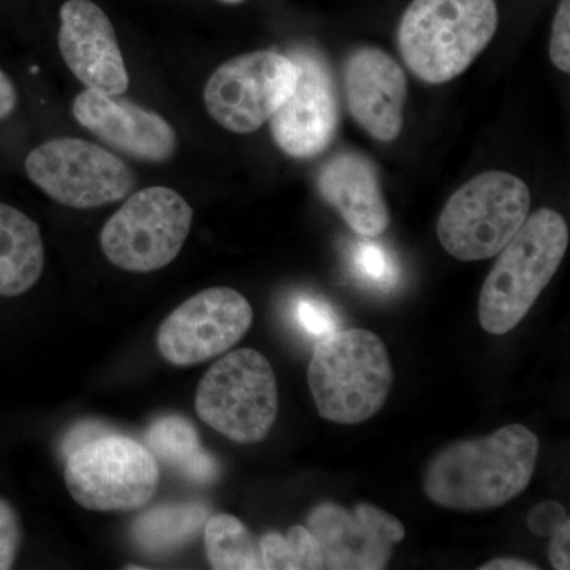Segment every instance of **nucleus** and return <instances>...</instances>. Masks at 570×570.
I'll return each mask as SVG.
<instances>
[{"label": "nucleus", "mask_w": 570, "mask_h": 570, "mask_svg": "<svg viewBox=\"0 0 570 570\" xmlns=\"http://www.w3.org/2000/svg\"><path fill=\"white\" fill-rule=\"evenodd\" d=\"M220 2L230 3V6H235V3H242L245 2V0H220Z\"/></svg>", "instance_id": "32"}, {"label": "nucleus", "mask_w": 570, "mask_h": 570, "mask_svg": "<svg viewBox=\"0 0 570 570\" xmlns=\"http://www.w3.org/2000/svg\"><path fill=\"white\" fill-rule=\"evenodd\" d=\"M59 50L71 73L88 89L121 96L129 73L110 18L91 0H67L61 9Z\"/></svg>", "instance_id": "15"}, {"label": "nucleus", "mask_w": 570, "mask_h": 570, "mask_svg": "<svg viewBox=\"0 0 570 570\" xmlns=\"http://www.w3.org/2000/svg\"><path fill=\"white\" fill-rule=\"evenodd\" d=\"M195 409L206 425L230 441H264L279 411L275 371L268 358L254 348L225 355L202 379Z\"/></svg>", "instance_id": "6"}, {"label": "nucleus", "mask_w": 570, "mask_h": 570, "mask_svg": "<svg viewBox=\"0 0 570 570\" xmlns=\"http://www.w3.org/2000/svg\"><path fill=\"white\" fill-rule=\"evenodd\" d=\"M21 521L9 502L0 499V570L13 568L21 546Z\"/></svg>", "instance_id": "25"}, {"label": "nucleus", "mask_w": 570, "mask_h": 570, "mask_svg": "<svg viewBox=\"0 0 570 570\" xmlns=\"http://www.w3.org/2000/svg\"><path fill=\"white\" fill-rule=\"evenodd\" d=\"M186 198L168 187H148L127 198L105 224V257L130 273H151L178 257L193 227Z\"/></svg>", "instance_id": "8"}, {"label": "nucleus", "mask_w": 570, "mask_h": 570, "mask_svg": "<svg viewBox=\"0 0 570 570\" xmlns=\"http://www.w3.org/2000/svg\"><path fill=\"white\" fill-rule=\"evenodd\" d=\"M66 485L81 508L129 512L156 494L159 464L135 439L104 433L67 456Z\"/></svg>", "instance_id": "7"}, {"label": "nucleus", "mask_w": 570, "mask_h": 570, "mask_svg": "<svg viewBox=\"0 0 570 570\" xmlns=\"http://www.w3.org/2000/svg\"><path fill=\"white\" fill-rule=\"evenodd\" d=\"M266 570H317L324 568L321 546L311 531L296 524L281 535L269 532L258 540Z\"/></svg>", "instance_id": "22"}, {"label": "nucleus", "mask_w": 570, "mask_h": 570, "mask_svg": "<svg viewBox=\"0 0 570 570\" xmlns=\"http://www.w3.org/2000/svg\"><path fill=\"white\" fill-rule=\"evenodd\" d=\"M298 67L281 52H247L217 67L205 86L209 116L234 134L261 129L294 92Z\"/></svg>", "instance_id": "10"}, {"label": "nucleus", "mask_w": 570, "mask_h": 570, "mask_svg": "<svg viewBox=\"0 0 570 570\" xmlns=\"http://www.w3.org/2000/svg\"><path fill=\"white\" fill-rule=\"evenodd\" d=\"M296 321L314 337H324L341 330L340 318L325 302L302 298L296 303Z\"/></svg>", "instance_id": "24"}, {"label": "nucleus", "mask_w": 570, "mask_h": 570, "mask_svg": "<svg viewBox=\"0 0 570 570\" xmlns=\"http://www.w3.org/2000/svg\"><path fill=\"white\" fill-rule=\"evenodd\" d=\"M570 523H564L553 532L550 540V562L557 570L570 569Z\"/></svg>", "instance_id": "28"}, {"label": "nucleus", "mask_w": 570, "mask_h": 570, "mask_svg": "<svg viewBox=\"0 0 570 570\" xmlns=\"http://www.w3.org/2000/svg\"><path fill=\"white\" fill-rule=\"evenodd\" d=\"M43 265L39 225L20 209L0 204V296L26 294L40 279Z\"/></svg>", "instance_id": "18"}, {"label": "nucleus", "mask_w": 570, "mask_h": 570, "mask_svg": "<svg viewBox=\"0 0 570 570\" xmlns=\"http://www.w3.org/2000/svg\"><path fill=\"white\" fill-rule=\"evenodd\" d=\"M71 111L89 132L142 163H167L178 148L175 129L163 116L122 97L86 89L78 94Z\"/></svg>", "instance_id": "14"}, {"label": "nucleus", "mask_w": 570, "mask_h": 570, "mask_svg": "<svg viewBox=\"0 0 570 570\" xmlns=\"http://www.w3.org/2000/svg\"><path fill=\"white\" fill-rule=\"evenodd\" d=\"M480 570H538L534 562L519 560V558H499L480 566Z\"/></svg>", "instance_id": "31"}, {"label": "nucleus", "mask_w": 570, "mask_h": 570, "mask_svg": "<svg viewBox=\"0 0 570 570\" xmlns=\"http://www.w3.org/2000/svg\"><path fill=\"white\" fill-rule=\"evenodd\" d=\"M253 321V306L239 292L230 287L206 288L165 318L157 346L171 365H198L234 347Z\"/></svg>", "instance_id": "11"}, {"label": "nucleus", "mask_w": 570, "mask_h": 570, "mask_svg": "<svg viewBox=\"0 0 570 570\" xmlns=\"http://www.w3.org/2000/svg\"><path fill=\"white\" fill-rule=\"evenodd\" d=\"M538 459V436L513 423L490 436L464 439L442 449L428 463L423 490L441 508L498 509L527 490Z\"/></svg>", "instance_id": "1"}, {"label": "nucleus", "mask_w": 570, "mask_h": 570, "mask_svg": "<svg viewBox=\"0 0 570 570\" xmlns=\"http://www.w3.org/2000/svg\"><path fill=\"white\" fill-rule=\"evenodd\" d=\"M18 96L9 75L0 69V121L9 118L17 108Z\"/></svg>", "instance_id": "30"}, {"label": "nucleus", "mask_w": 570, "mask_h": 570, "mask_svg": "<svg viewBox=\"0 0 570 570\" xmlns=\"http://www.w3.org/2000/svg\"><path fill=\"white\" fill-rule=\"evenodd\" d=\"M348 110L379 141H393L403 129L407 78L400 63L379 48H360L344 67Z\"/></svg>", "instance_id": "16"}, {"label": "nucleus", "mask_w": 570, "mask_h": 570, "mask_svg": "<svg viewBox=\"0 0 570 570\" xmlns=\"http://www.w3.org/2000/svg\"><path fill=\"white\" fill-rule=\"evenodd\" d=\"M569 245L564 217L550 208L532 214L502 247L483 283L479 321L490 335H505L527 317L560 268Z\"/></svg>", "instance_id": "4"}, {"label": "nucleus", "mask_w": 570, "mask_h": 570, "mask_svg": "<svg viewBox=\"0 0 570 570\" xmlns=\"http://www.w3.org/2000/svg\"><path fill=\"white\" fill-rule=\"evenodd\" d=\"M494 0H412L397 29V48L420 80L460 77L497 33Z\"/></svg>", "instance_id": "3"}, {"label": "nucleus", "mask_w": 570, "mask_h": 570, "mask_svg": "<svg viewBox=\"0 0 570 570\" xmlns=\"http://www.w3.org/2000/svg\"><path fill=\"white\" fill-rule=\"evenodd\" d=\"M107 433L104 428L97 425V423H82L78 425L73 431L66 438L62 445V452L66 456H69L71 452L80 449L86 442L92 441L94 438L100 436V434Z\"/></svg>", "instance_id": "29"}, {"label": "nucleus", "mask_w": 570, "mask_h": 570, "mask_svg": "<svg viewBox=\"0 0 570 570\" xmlns=\"http://www.w3.org/2000/svg\"><path fill=\"white\" fill-rule=\"evenodd\" d=\"M550 59L564 73L570 71V0H561L551 29Z\"/></svg>", "instance_id": "26"}, {"label": "nucleus", "mask_w": 570, "mask_h": 570, "mask_svg": "<svg viewBox=\"0 0 570 570\" xmlns=\"http://www.w3.org/2000/svg\"><path fill=\"white\" fill-rule=\"evenodd\" d=\"M288 58L298 67L294 92L269 119L276 145L295 159L324 153L335 138L340 102L328 62L313 48H295Z\"/></svg>", "instance_id": "12"}, {"label": "nucleus", "mask_w": 570, "mask_h": 570, "mask_svg": "<svg viewBox=\"0 0 570 570\" xmlns=\"http://www.w3.org/2000/svg\"><path fill=\"white\" fill-rule=\"evenodd\" d=\"M146 448L184 478L197 483H213L219 478V464L202 448L197 430L189 420L167 415L156 420L146 433Z\"/></svg>", "instance_id": "19"}, {"label": "nucleus", "mask_w": 570, "mask_h": 570, "mask_svg": "<svg viewBox=\"0 0 570 570\" xmlns=\"http://www.w3.org/2000/svg\"><path fill=\"white\" fill-rule=\"evenodd\" d=\"M527 184L505 171H485L450 197L438 219V238L452 257L485 261L520 230L530 213Z\"/></svg>", "instance_id": "5"}, {"label": "nucleus", "mask_w": 570, "mask_h": 570, "mask_svg": "<svg viewBox=\"0 0 570 570\" xmlns=\"http://www.w3.org/2000/svg\"><path fill=\"white\" fill-rule=\"evenodd\" d=\"M306 528L321 546L324 568L332 570L385 569L393 547L404 539L403 523L371 504L351 512L336 502H321L307 513Z\"/></svg>", "instance_id": "13"}, {"label": "nucleus", "mask_w": 570, "mask_h": 570, "mask_svg": "<svg viewBox=\"0 0 570 570\" xmlns=\"http://www.w3.org/2000/svg\"><path fill=\"white\" fill-rule=\"evenodd\" d=\"M395 373L381 337L363 328L318 337L307 382L318 414L340 425H358L387 403Z\"/></svg>", "instance_id": "2"}, {"label": "nucleus", "mask_w": 570, "mask_h": 570, "mask_svg": "<svg viewBox=\"0 0 570 570\" xmlns=\"http://www.w3.org/2000/svg\"><path fill=\"white\" fill-rule=\"evenodd\" d=\"M205 549L216 570H264L261 543L246 524L234 515L219 513L205 523Z\"/></svg>", "instance_id": "21"}, {"label": "nucleus", "mask_w": 570, "mask_h": 570, "mask_svg": "<svg viewBox=\"0 0 570 570\" xmlns=\"http://www.w3.org/2000/svg\"><path fill=\"white\" fill-rule=\"evenodd\" d=\"M26 174L48 197L77 209L115 204L132 193L129 165L102 146L80 138H56L26 157Z\"/></svg>", "instance_id": "9"}, {"label": "nucleus", "mask_w": 570, "mask_h": 570, "mask_svg": "<svg viewBox=\"0 0 570 570\" xmlns=\"http://www.w3.org/2000/svg\"><path fill=\"white\" fill-rule=\"evenodd\" d=\"M318 190L344 223L356 234L374 238L390 225V213L376 165L363 154L337 153L330 157L317 178Z\"/></svg>", "instance_id": "17"}, {"label": "nucleus", "mask_w": 570, "mask_h": 570, "mask_svg": "<svg viewBox=\"0 0 570 570\" xmlns=\"http://www.w3.org/2000/svg\"><path fill=\"white\" fill-rule=\"evenodd\" d=\"M352 265L356 275L365 283L389 288L400 279L396 262L389 250L376 243H358L352 254Z\"/></svg>", "instance_id": "23"}, {"label": "nucleus", "mask_w": 570, "mask_h": 570, "mask_svg": "<svg viewBox=\"0 0 570 570\" xmlns=\"http://www.w3.org/2000/svg\"><path fill=\"white\" fill-rule=\"evenodd\" d=\"M208 509L202 504L163 505L134 521L135 542L149 553H165L190 542L205 527Z\"/></svg>", "instance_id": "20"}, {"label": "nucleus", "mask_w": 570, "mask_h": 570, "mask_svg": "<svg viewBox=\"0 0 570 570\" xmlns=\"http://www.w3.org/2000/svg\"><path fill=\"white\" fill-rule=\"evenodd\" d=\"M566 520L568 515L560 502L546 501L531 510L528 515V528L540 538H551Z\"/></svg>", "instance_id": "27"}]
</instances>
